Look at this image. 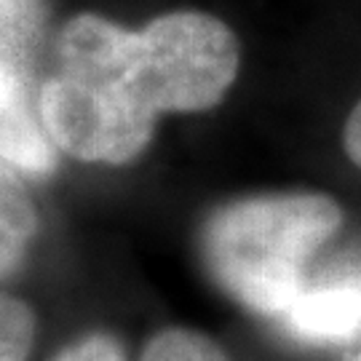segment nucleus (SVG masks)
I'll return each mask as SVG.
<instances>
[{
	"mask_svg": "<svg viewBox=\"0 0 361 361\" xmlns=\"http://www.w3.org/2000/svg\"><path fill=\"white\" fill-rule=\"evenodd\" d=\"M343 150L350 158V164H356L361 169V99L350 110L348 121L343 126Z\"/></svg>",
	"mask_w": 361,
	"mask_h": 361,
	"instance_id": "9d476101",
	"label": "nucleus"
},
{
	"mask_svg": "<svg viewBox=\"0 0 361 361\" xmlns=\"http://www.w3.org/2000/svg\"><path fill=\"white\" fill-rule=\"evenodd\" d=\"M0 161L32 177L54 171V142L16 62L0 59Z\"/></svg>",
	"mask_w": 361,
	"mask_h": 361,
	"instance_id": "20e7f679",
	"label": "nucleus"
},
{
	"mask_svg": "<svg viewBox=\"0 0 361 361\" xmlns=\"http://www.w3.org/2000/svg\"><path fill=\"white\" fill-rule=\"evenodd\" d=\"M343 228V209L316 190L246 195L204 225V259L225 295L262 319H281L310 281V262Z\"/></svg>",
	"mask_w": 361,
	"mask_h": 361,
	"instance_id": "f03ea898",
	"label": "nucleus"
},
{
	"mask_svg": "<svg viewBox=\"0 0 361 361\" xmlns=\"http://www.w3.org/2000/svg\"><path fill=\"white\" fill-rule=\"evenodd\" d=\"M38 233V212L13 166L0 161V279L25 265Z\"/></svg>",
	"mask_w": 361,
	"mask_h": 361,
	"instance_id": "39448f33",
	"label": "nucleus"
},
{
	"mask_svg": "<svg viewBox=\"0 0 361 361\" xmlns=\"http://www.w3.org/2000/svg\"><path fill=\"white\" fill-rule=\"evenodd\" d=\"M279 326L308 345H348L361 340L359 262L310 279L295 305L279 319Z\"/></svg>",
	"mask_w": 361,
	"mask_h": 361,
	"instance_id": "7ed1b4c3",
	"label": "nucleus"
},
{
	"mask_svg": "<svg viewBox=\"0 0 361 361\" xmlns=\"http://www.w3.org/2000/svg\"><path fill=\"white\" fill-rule=\"evenodd\" d=\"M238 67V38L212 13L171 11L142 30L80 13L59 32L38 113L62 153L123 166L150 147L161 116L217 107Z\"/></svg>",
	"mask_w": 361,
	"mask_h": 361,
	"instance_id": "f257e3e1",
	"label": "nucleus"
},
{
	"mask_svg": "<svg viewBox=\"0 0 361 361\" xmlns=\"http://www.w3.org/2000/svg\"><path fill=\"white\" fill-rule=\"evenodd\" d=\"M350 361H361V350H359V353H356V356H353Z\"/></svg>",
	"mask_w": 361,
	"mask_h": 361,
	"instance_id": "9b49d317",
	"label": "nucleus"
},
{
	"mask_svg": "<svg viewBox=\"0 0 361 361\" xmlns=\"http://www.w3.org/2000/svg\"><path fill=\"white\" fill-rule=\"evenodd\" d=\"M38 322L25 300L0 292V361H27L35 345Z\"/></svg>",
	"mask_w": 361,
	"mask_h": 361,
	"instance_id": "0eeeda50",
	"label": "nucleus"
},
{
	"mask_svg": "<svg viewBox=\"0 0 361 361\" xmlns=\"http://www.w3.org/2000/svg\"><path fill=\"white\" fill-rule=\"evenodd\" d=\"M140 361H231L212 337L195 329H164L147 343Z\"/></svg>",
	"mask_w": 361,
	"mask_h": 361,
	"instance_id": "423d86ee",
	"label": "nucleus"
},
{
	"mask_svg": "<svg viewBox=\"0 0 361 361\" xmlns=\"http://www.w3.org/2000/svg\"><path fill=\"white\" fill-rule=\"evenodd\" d=\"M51 361H126V356L113 335L91 332V335L65 345Z\"/></svg>",
	"mask_w": 361,
	"mask_h": 361,
	"instance_id": "1a4fd4ad",
	"label": "nucleus"
},
{
	"mask_svg": "<svg viewBox=\"0 0 361 361\" xmlns=\"http://www.w3.org/2000/svg\"><path fill=\"white\" fill-rule=\"evenodd\" d=\"M43 0H0V59L19 65V56L35 35Z\"/></svg>",
	"mask_w": 361,
	"mask_h": 361,
	"instance_id": "6e6552de",
	"label": "nucleus"
}]
</instances>
